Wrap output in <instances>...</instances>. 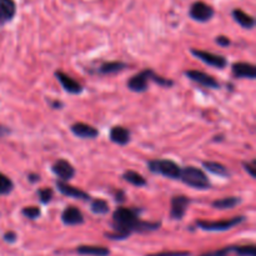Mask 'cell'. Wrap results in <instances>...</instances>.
Segmentation results:
<instances>
[{
  "label": "cell",
  "instance_id": "obj_1",
  "mask_svg": "<svg viewBox=\"0 0 256 256\" xmlns=\"http://www.w3.org/2000/svg\"><path fill=\"white\" fill-rule=\"evenodd\" d=\"M112 226H114V232H106L105 236L112 240H124L135 232H154L159 229L162 224L142 222L136 210L129 209V208H119L112 214Z\"/></svg>",
  "mask_w": 256,
  "mask_h": 256
},
{
  "label": "cell",
  "instance_id": "obj_2",
  "mask_svg": "<svg viewBox=\"0 0 256 256\" xmlns=\"http://www.w3.org/2000/svg\"><path fill=\"white\" fill-rule=\"evenodd\" d=\"M180 179L182 182H185L189 186L194 188V189L205 190L210 188V182L204 174L202 169L194 166H186L182 169V174H180Z\"/></svg>",
  "mask_w": 256,
  "mask_h": 256
},
{
  "label": "cell",
  "instance_id": "obj_3",
  "mask_svg": "<svg viewBox=\"0 0 256 256\" xmlns=\"http://www.w3.org/2000/svg\"><path fill=\"white\" fill-rule=\"evenodd\" d=\"M149 169L155 174H160L170 179H180V174H182V168L172 160L168 159L152 160L149 162Z\"/></svg>",
  "mask_w": 256,
  "mask_h": 256
},
{
  "label": "cell",
  "instance_id": "obj_4",
  "mask_svg": "<svg viewBox=\"0 0 256 256\" xmlns=\"http://www.w3.org/2000/svg\"><path fill=\"white\" fill-rule=\"evenodd\" d=\"M244 220V216H236L232 218V219L220 220V222H204V220H199V222H196V225L200 229L206 230V232H226V230H230L236 226V225L242 224Z\"/></svg>",
  "mask_w": 256,
  "mask_h": 256
},
{
  "label": "cell",
  "instance_id": "obj_5",
  "mask_svg": "<svg viewBox=\"0 0 256 256\" xmlns=\"http://www.w3.org/2000/svg\"><path fill=\"white\" fill-rule=\"evenodd\" d=\"M190 16L192 19L196 20V22H209L212 16H214L215 12L209 4L204 2H195L194 4L190 6V12H189Z\"/></svg>",
  "mask_w": 256,
  "mask_h": 256
},
{
  "label": "cell",
  "instance_id": "obj_6",
  "mask_svg": "<svg viewBox=\"0 0 256 256\" xmlns=\"http://www.w3.org/2000/svg\"><path fill=\"white\" fill-rule=\"evenodd\" d=\"M192 55L200 59L202 62H204L205 64L210 65V66H214L218 68V69H222V68L226 66L228 62L224 56L222 55H216V54H212V52H204V50H192Z\"/></svg>",
  "mask_w": 256,
  "mask_h": 256
},
{
  "label": "cell",
  "instance_id": "obj_7",
  "mask_svg": "<svg viewBox=\"0 0 256 256\" xmlns=\"http://www.w3.org/2000/svg\"><path fill=\"white\" fill-rule=\"evenodd\" d=\"M152 70H142L139 74L134 75L132 79L128 82V88H129L132 92H142L148 89V82L152 79Z\"/></svg>",
  "mask_w": 256,
  "mask_h": 256
},
{
  "label": "cell",
  "instance_id": "obj_8",
  "mask_svg": "<svg viewBox=\"0 0 256 256\" xmlns=\"http://www.w3.org/2000/svg\"><path fill=\"white\" fill-rule=\"evenodd\" d=\"M192 202V200L184 195H179V196H174L172 199V210H170V215L172 219L182 220L184 218L185 212H186L188 206Z\"/></svg>",
  "mask_w": 256,
  "mask_h": 256
},
{
  "label": "cell",
  "instance_id": "obj_9",
  "mask_svg": "<svg viewBox=\"0 0 256 256\" xmlns=\"http://www.w3.org/2000/svg\"><path fill=\"white\" fill-rule=\"evenodd\" d=\"M185 75H186L189 79H192V82H198V84L200 85H204V86L206 88L218 89V88L220 86L219 82H218L212 75L206 74V72H199V70H188V72H185Z\"/></svg>",
  "mask_w": 256,
  "mask_h": 256
},
{
  "label": "cell",
  "instance_id": "obj_10",
  "mask_svg": "<svg viewBox=\"0 0 256 256\" xmlns=\"http://www.w3.org/2000/svg\"><path fill=\"white\" fill-rule=\"evenodd\" d=\"M52 172H54L58 178L64 180V182L70 180L75 175V169L72 168V165L64 159L56 160V162H54V165H52Z\"/></svg>",
  "mask_w": 256,
  "mask_h": 256
},
{
  "label": "cell",
  "instance_id": "obj_11",
  "mask_svg": "<svg viewBox=\"0 0 256 256\" xmlns=\"http://www.w3.org/2000/svg\"><path fill=\"white\" fill-rule=\"evenodd\" d=\"M55 76H56V79L59 80L60 84L62 85L65 92H70V94H80V92H82V85H80L76 80L72 79L69 75L64 74V72H55Z\"/></svg>",
  "mask_w": 256,
  "mask_h": 256
},
{
  "label": "cell",
  "instance_id": "obj_12",
  "mask_svg": "<svg viewBox=\"0 0 256 256\" xmlns=\"http://www.w3.org/2000/svg\"><path fill=\"white\" fill-rule=\"evenodd\" d=\"M62 220L65 225H80L84 222V216H82V212L75 206H68L66 209L62 212Z\"/></svg>",
  "mask_w": 256,
  "mask_h": 256
},
{
  "label": "cell",
  "instance_id": "obj_13",
  "mask_svg": "<svg viewBox=\"0 0 256 256\" xmlns=\"http://www.w3.org/2000/svg\"><path fill=\"white\" fill-rule=\"evenodd\" d=\"M70 129H72V134L82 138V139H94V138H96L99 135V132L95 128H92V125L84 124V122L72 124Z\"/></svg>",
  "mask_w": 256,
  "mask_h": 256
},
{
  "label": "cell",
  "instance_id": "obj_14",
  "mask_svg": "<svg viewBox=\"0 0 256 256\" xmlns=\"http://www.w3.org/2000/svg\"><path fill=\"white\" fill-rule=\"evenodd\" d=\"M232 74L236 78H246L254 80L256 78V69L249 62H235L232 65Z\"/></svg>",
  "mask_w": 256,
  "mask_h": 256
},
{
  "label": "cell",
  "instance_id": "obj_15",
  "mask_svg": "<svg viewBox=\"0 0 256 256\" xmlns=\"http://www.w3.org/2000/svg\"><path fill=\"white\" fill-rule=\"evenodd\" d=\"M56 188L62 194L66 195V196L70 198H74V199H82V200H88L89 199V195L86 194L85 192L82 190L78 189V188L72 186V185L66 184V182H56Z\"/></svg>",
  "mask_w": 256,
  "mask_h": 256
},
{
  "label": "cell",
  "instance_id": "obj_16",
  "mask_svg": "<svg viewBox=\"0 0 256 256\" xmlns=\"http://www.w3.org/2000/svg\"><path fill=\"white\" fill-rule=\"evenodd\" d=\"M76 252L79 255L86 256H109L110 250L105 246H96V245H80L76 248Z\"/></svg>",
  "mask_w": 256,
  "mask_h": 256
},
{
  "label": "cell",
  "instance_id": "obj_17",
  "mask_svg": "<svg viewBox=\"0 0 256 256\" xmlns=\"http://www.w3.org/2000/svg\"><path fill=\"white\" fill-rule=\"evenodd\" d=\"M110 139L115 144L126 145L130 142V132L122 126H114L110 130Z\"/></svg>",
  "mask_w": 256,
  "mask_h": 256
},
{
  "label": "cell",
  "instance_id": "obj_18",
  "mask_svg": "<svg viewBox=\"0 0 256 256\" xmlns=\"http://www.w3.org/2000/svg\"><path fill=\"white\" fill-rule=\"evenodd\" d=\"M232 16H234L235 22L239 25H242L245 29H252L255 26V19L252 15L246 14L242 12V9H234L232 10Z\"/></svg>",
  "mask_w": 256,
  "mask_h": 256
},
{
  "label": "cell",
  "instance_id": "obj_19",
  "mask_svg": "<svg viewBox=\"0 0 256 256\" xmlns=\"http://www.w3.org/2000/svg\"><path fill=\"white\" fill-rule=\"evenodd\" d=\"M202 166L210 172L212 174L218 175V176L222 178H229L230 176V172L228 170V168L225 165L220 164V162H202Z\"/></svg>",
  "mask_w": 256,
  "mask_h": 256
},
{
  "label": "cell",
  "instance_id": "obj_20",
  "mask_svg": "<svg viewBox=\"0 0 256 256\" xmlns=\"http://www.w3.org/2000/svg\"><path fill=\"white\" fill-rule=\"evenodd\" d=\"M0 10H2L5 22H9L14 18L15 12H16V5H15L14 0H0Z\"/></svg>",
  "mask_w": 256,
  "mask_h": 256
},
{
  "label": "cell",
  "instance_id": "obj_21",
  "mask_svg": "<svg viewBox=\"0 0 256 256\" xmlns=\"http://www.w3.org/2000/svg\"><path fill=\"white\" fill-rule=\"evenodd\" d=\"M242 202V200L239 198H235V196H230V198H224V199H220L216 200V202H212V206L215 209H232L235 208L236 205H239Z\"/></svg>",
  "mask_w": 256,
  "mask_h": 256
},
{
  "label": "cell",
  "instance_id": "obj_22",
  "mask_svg": "<svg viewBox=\"0 0 256 256\" xmlns=\"http://www.w3.org/2000/svg\"><path fill=\"white\" fill-rule=\"evenodd\" d=\"M126 68V64L122 62H105L102 64V66L99 68V72L102 74H114V72H122Z\"/></svg>",
  "mask_w": 256,
  "mask_h": 256
},
{
  "label": "cell",
  "instance_id": "obj_23",
  "mask_svg": "<svg viewBox=\"0 0 256 256\" xmlns=\"http://www.w3.org/2000/svg\"><path fill=\"white\" fill-rule=\"evenodd\" d=\"M122 178H124L128 182L134 185V186H145V185H146V180H145L144 178L136 172H132V170H129V172H124Z\"/></svg>",
  "mask_w": 256,
  "mask_h": 256
},
{
  "label": "cell",
  "instance_id": "obj_24",
  "mask_svg": "<svg viewBox=\"0 0 256 256\" xmlns=\"http://www.w3.org/2000/svg\"><path fill=\"white\" fill-rule=\"evenodd\" d=\"M90 208H92V212L98 215H104L109 212V205H108V202L102 199L92 200Z\"/></svg>",
  "mask_w": 256,
  "mask_h": 256
},
{
  "label": "cell",
  "instance_id": "obj_25",
  "mask_svg": "<svg viewBox=\"0 0 256 256\" xmlns=\"http://www.w3.org/2000/svg\"><path fill=\"white\" fill-rule=\"evenodd\" d=\"M232 252L239 256H256V248L255 245H242V246L234 245Z\"/></svg>",
  "mask_w": 256,
  "mask_h": 256
},
{
  "label": "cell",
  "instance_id": "obj_26",
  "mask_svg": "<svg viewBox=\"0 0 256 256\" xmlns=\"http://www.w3.org/2000/svg\"><path fill=\"white\" fill-rule=\"evenodd\" d=\"M12 188H14V184H12V180L6 175L0 172V195L9 194V192H12Z\"/></svg>",
  "mask_w": 256,
  "mask_h": 256
},
{
  "label": "cell",
  "instance_id": "obj_27",
  "mask_svg": "<svg viewBox=\"0 0 256 256\" xmlns=\"http://www.w3.org/2000/svg\"><path fill=\"white\" fill-rule=\"evenodd\" d=\"M40 214H42V212H40L39 208L36 206H29L22 209V215H25V216L29 218V219L32 220L38 219V218L40 216Z\"/></svg>",
  "mask_w": 256,
  "mask_h": 256
},
{
  "label": "cell",
  "instance_id": "obj_28",
  "mask_svg": "<svg viewBox=\"0 0 256 256\" xmlns=\"http://www.w3.org/2000/svg\"><path fill=\"white\" fill-rule=\"evenodd\" d=\"M232 249H234V245H232V246L222 248V249H219V250H215V252H205V254H202L200 256H228L229 254H232Z\"/></svg>",
  "mask_w": 256,
  "mask_h": 256
},
{
  "label": "cell",
  "instance_id": "obj_29",
  "mask_svg": "<svg viewBox=\"0 0 256 256\" xmlns=\"http://www.w3.org/2000/svg\"><path fill=\"white\" fill-rule=\"evenodd\" d=\"M38 195H39V199L42 204H48L52 198V190L49 189V188H46V189H40L38 192Z\"/></svg>",
  "mask_w": 256,
  "mask_h": 256
},
{
  "label": "cell",
  "instance_id": "obj_30",
  "mask_svg": "<svg viewBox=\"0 0 256 256\" xmlns=\"http://www.w3.org/2000/svg\"><path fill=\"white\" fill-rule=\"evenodd\" d=\"M190 252H162L158 254H149L146 256H190Z\"/></svg>",
  "mask_w": 256,
  "mask_h": 256
},
{
  "label": "cell",
  "instance_id": "obj_31",
  "mask_svg": "<svg viewBox=\"0 0 256 256\" xmlns=\"http://www.w3.org/2000/svg\"><path fill=\"white\" fill-rule=\"evenodd\" d=\"M255 165H256V162L255 160H252V164H248V162H244V168H245V170H246L248 172H249L250 175H252V178H255L256 176V172H255Z\"/></svg>",
  "mask_w": 256,
  "mask_h": 256
},
{
  "label": "cell",
  "instance_id": "obj_32",
  "mask_svg": "<svg viewBox=\"0 0 256 256\" xmlns=\"http://www.w3.org/2000/svg\"><path fill=\"white\" fill-rule=\"evenodd\" d=\"M16 234L14 232H8L4 234V240L6 242H9V244H12V242H16Z\"/></svg>",
  "mask_w": 256,
  "mask_h": 256
},
{
  "label": "cell",
  "instance_id": "obj_33",
  "mask_svg": "<svg viewBox=\"0 0 256 256\" xmlns=\"http://www.w3.org/2000/svg\"><path fill=\"white\" fill-rule=\"evenodd\" d=\"M215 42H216L220 46H224V48L229 46L230 45L229 38H226V36H218L216 39H215Z\"/></svg>",
  "mask_w": 256,
  "mask_h": 256
},
{
  "label": "cell",
  "instance_id": "obj_34",
  "mask_svg": "<svg viewBox=\"0 0 256 256\" xmlns=\"http://www.w3.org/2000/svg\"><path fill=\"white\" fill-rule=\"evenodd\" d=\"M125 198L124 192H122V190H116V192H115V200H118V202H122Z\"/></svg>",
  "mask_w": 256,
  "mask_h": 256
},
{
  "label": "cell",
  "instance_id": "obj_35",
  "mask_svg": "<svg viewBox=\"0 0 256 256\" xmlns=\"http://www.w3.org/2000/svg\"><path fill=\"white\" fill-rule=\"evenodd\" d=\"M29 179H30V182H38V180H39V176H38V175H34V174H30Z\"/></svg>",
  "mask_w": 256,
  "mask_h": 256
},
{
  "label": "cell",
  "instance_id": "obj_36",
  "mask_svg": "<svg viewBox=\"0 0 256 256\" xmlns=\"http://www.w3.org/2000/svg\"><path fill=\"white\" fill-rule=\"evenodd\" d=\"M4 22H5V19H4V16H2V10H0V26H2Z\"/></svg>",
  "mask_w": 256,
  "mask_h": 256
}]
</instances>
